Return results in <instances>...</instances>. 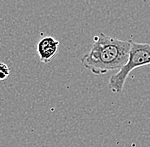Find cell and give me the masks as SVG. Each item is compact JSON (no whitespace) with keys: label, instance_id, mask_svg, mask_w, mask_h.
I'll return each instance as SVG.
<instances>
[{"label":"cell","instance_id":"cell-1","mask_svg":"<svg viewBox=\"0 0 150 147\" xmlns=\"http://www.w3.org/2000/svg\"><path fill=\"white\" fill-rule=\"evenodd\" d=\"M131 40L125 41L103 32L94 37L89 53L81 59V63L95 75H103L120 69L127 61Z\"/></svg>","mask_w":150,"mask_h":147},{"label":"cell","instance_id":"cell-2","mask_svg":"<svg viewBox=\"0 0 150 147\" xmlns=\"http://www.w3.org/2000/svg\"><path fill=\"white\" fill-rule=\"evenodd\" d=\"M149 65H150L149 44L136 43L131 40V48L127 61L117 73L109 77V89L114 94H120L131 72L137 68Z\"/></svg>","mask_w":150,"mask_h":147},{"label":"cell","instance_id":"cell-3","mask_svg":"<svg viewBox=\"0 0 150 147\" xmlns=\"http://www.w3.org/2000/svg\"><path fill=\"white\" fill-rule=\"evenodd\" d=\"M60 43L54 37H43L38 44L37 51L39 60L43 63H49L56 56Z\"/></svg>","mask_w":150,"mask_h":147},{"label":"cell","instance_id":"cell-4","mask_svg":"<svg viewBox=\"0 0 150 147\" xmlns=\"http://www.w3.org/2000/svg\"><path fill=\"white\" fill-rule=\"evenodd\" d=\"M9 68L7 65L0 62V81H4L9 76Z\"/></svg>","mask_w":150,"mask_h":147}]
</instances>
